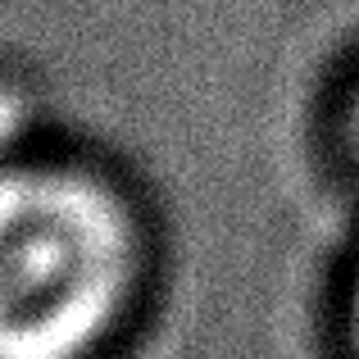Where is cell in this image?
Returning a JSON list of instances; mask_svg holds the SVG:
<instances>
[{
	"instance_id": "3",
	"label": "cell",
	"mask_w": 359,
	"mask_h": 359,
	"mask_svg": "<svg viewBox=\"0 0 359 359\" xmlns=\"http://www.w3.org/2000/svg\"><path fill=\"white\" fill-rule=\"evenodd\" d=\"M355 132H359V114H355Z\"/></svg>"
},
{
	"instance_id": "1",
	"label": "cell",
	"mask_w": 359,
	"mask_h": 359,
	"mask_svg": "<svg viewBox=\"0 0 359 359\" xmlns=\"http://www.w3.org/2000/svg\"><path fill=\"white\" fill-rule=\"evenodd\" d=\"M137 241L100 182L0 173V359H87L132 300Z\"/></svg>"
},
{
	"instance_id": "2",
	"label": "cell",
	"mask_w": 359,
	"mask_h": 359,
	"mask_svg": "<svg viewBox=\"0 0 359 359\" xmlns=\"http://www.w3.org/2000/svg\"><path fill=\"white\" fill-rule=\"evenodd\" d=\"M351 337H355V351H359V278H355V291H351Z\"/></svg>"
}]
</instances>
